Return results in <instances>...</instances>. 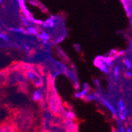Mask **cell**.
<instances>
[{
	"label": "cell",
	"mask_w": 132,
	"mask_h": 132,
	"mask_svg": "<svg viewBox=\"0 0 132 132\" xmlns=\"http://www.w3.org/2000/svg\"><path fill=\"white\" fill-rule=\"evenodd\" d=\"M0 132H14V129L9 125H4L0 127Z\"/></svg>",
	"instance_id": "obj_5"
},
{
	"label": "cell",
	"mask_w": 132,
	"mask_h": 132,
	"mask_svg": "<svg viewBox=\"0 0 132 132\" xmlns=\"http://www.w3.org/2000/svg\"><path fill=\"white\" fill-rule=\"evenodd\" d=\"M51 81L48 82V106L52 114L56 117L60 116L62 114V104L58 96L52 89Z\"/></svg>",
	"instance_id": "obj_1"
},
{
	"label": "cell",
	"mask_w": 132,
	"mask_h": 132,
	"mask_svg": "<svg viewBox=\"0 0 132 132\" xmlns=\"http://www.w3.org/2000/svg\"><path fill=\"white\" fill-rule=\"evenodd\" d=\"M118 67L116 66L115 68V69H114V76H115L116 79H118Z\"/></svg>",
	"instance_id": "obj_18"
},
{
	"label": "cell",
	"mask_w": 132,
	"mask_h": 132,
	"mask_svg": "<svg viewBox=\"0 0 132 132\" xmlns=\"http://www.w3.org/2000/svg\"><path fill=\"white\" fill-rule=\"evenodd\" d=\"M118 106H119V110H120V113L122 114V112L124 111V105H123V102L122 100H120L118 102Z\"/></svg>",
	"instance_id": "obj_12"
},
{
	"label": "cell",
	"mask_w": 132,
	"mask_h": 132,
	"mask_svg": "<svg viewBox=\"0 0 132 132\" xmlns=\"http://www.w3.org/2000/svg\"><path fill=\"white\" fill-rule=\"evenodd\" d=\"M87 90H82V91L81 92V93H80V97L81 98H84L85 97L86 95H87Z\"/></svg>",
	"instance_id": "obj_17"
},
{
	"label": "cell",
	"mask_w": 132,
	"mask_h": 132,
	"mask_svg": "<svg viewBox=\"0 0 132 132\" xmlns=\"http://www.w3.org/2000/svg\"><path fill=\"white\" fill-rule=\"evenodd\" d=\"M123 62H124V64L126 65V66L127 67L128 69H131V63L130 61H129L128 59H126V60H124Z\"/></svg>",
	"instance_id": "obj_14"
},
{
	"label": "cell",
	"mask_w": 132,
	"mask_h": 132,
	"mask_svg": "<svg viewBox=\"0 0 132 132\" xmlns=\"http://www.w3.org/2000/svg\"><path fill=\"white\" fill-rule=\"evenodd\" d=\"M44 132H50V131H45Z\"/></svg>",
	"instance_id": "obj_24"
},
{
	"label": "cell",
	"mask_w": 132,
	"mask_h": 132,
	"mask_svg": "<svg viewBox=\"0 0 132 132\" xmlns=\"http://www.w3.org/2000/svg\"><path fill=\"white\" fill-rule=\"evenodd\" d=\"M127 132H132L131 131V129H128V130H127Z\"/></svg>",
	"instance_id": "obj_22"
},
{
	"label": "cell",
	"mask_w": 132,
	"mask_h": 132,
	"mask_svg": "<svg viewBox=\"0 0 132 132\" xmlns=\"http://www.w3.org/2000/svg\"><path fill=\"white\" fill-rule=\"evenodd\" d=\"M2 0H0V3H2Z\"/></svg>",
	"instance_id": "obj_23"
},
{
	"label": "cell",
	"mask_w": 132,
	"mask_h": 132,
	"mask_svg": "<svg viewBox=\"0 0 132 132\" xmlns=\"http://www.w3.org/2000/svg\"><path fill=\"white\" fill-rule=\"evenodd\" d=\"M32 98L34 101H40L41 99V95L39 93L38 91H35L33 94V96H32Z\"/></svg>",
	"instance_id": "obj_10"
},
{
	"label": "cell",
	"mask_w": 132,
	"mask_h": 132,
	"mask_svg": "<svg viewBox=\"0 0 132 132\" xmlns=\"http://www.w3.org/2000/svg\"><path fill=\"white\" fill-rule=\"evenodd\" d=\"M75 96H76V97H77V98L80 97V94H78V93H76V94H75Z\"/></svg>",
	"instance_id": "obj_21"
},
{
	"label": "cell",
	"mask_w": 132,
	"mask_h": 132,
	"mask_svg": "<svg viewBox=\"0 0 132 132\" xmlns=\"http://www.w3.org/2000/svg\"><path fill=\"white\" fill-rule=\"evenodd\" d=\"M103 102H104V104H105V105L106 106L108 107V108H109L110 110V111H111L113 113V114H116L115 110H114V108H113V107L112 106L110 105V103H108V102H107L106 101H105V100H103Z\"/></svg>",
	"instance_id": "obj_13"
},
{
	"label": "cell",
	"mask_w": 132,
	"mask_h": 132,
	"mask_svg": "<svg viewBox=\"0 0 132 132\" xmlns=\"http://www.w3.org/2000/svg\"><path fill=\"white\" fill-rule=\"evenodd\" d=\"M95 65L97 66L99 69L104 72L107 73L108 70L105 65V62L104 61V57H98L95 60Z\"/></svg>",
	"instance_id": "obj_4"
},
{
	"label": "cell",
	"mask_w": 132,
	"mask_h": 132,
	"mask_svg": "<svg viewBox=\"0 0 132 132\" xmlns=\"http://www.w3.org/2000/svg\"><path fill=\"white\" fill-rule=\"evenodd\" d=\"M63 127L67 132H77V126L73 123L72 120H65L63 122Z\"/></svg>",
	"instance_id": "obj_3"
},
{
	"label": "cell",
	"mask_w": 132,
	"mask_h": 132,
	"mask_svg": "<svg viewBox=\"0 0 132 132\" xmlns=\"http://www.w3.org/2000/svg\"><path fill=\"white\" fill-rule=\"evenodd\" d=\"M0 38H2L4 41H8V37L6 34L0 32Z\"/></svg>",
	"instance_id": "obj_15"
},
{
	"label": "cell",
	"mask_w": 132,
	"mask_h": 132,
	"mask_svg": "<svg viewBox=\"0 0 132 132\" xmlns=\"http://www.w3.org/2000/svg\"><path fill=\"white\" fill-rule=\"evenodd\" d=\"M10 30L13 32H21L26 34V35H29L28 32L26 31L24 29H22V28H12V29H10Z\"/></svg>",
	"instance_id": "obj_9"
},
{
	"label": "cell",
	"mask_w": 132,
	"mask_h": 132,
	"mask_svg": "<svg viewBox=\"0 0 132 132\" xmlns=\"http://www.w3.org/2000/svg\"><path fill=\"white\" fill-rule=\"evenodd\" d=\"M27 32H29V35H36L38 33L37 30L36 29L34 28V27H29V29L27 30Z\"/></svg>",
	"instance_id": "obj_11"
},
{
	"label": "cell",
	"mask_w": 132,
	"mask_h": 132,
	"mask_svg": "<svg viewBox=\"0 0 132 132\" xmlns=\"http://www.w3.org/2000/svg\"><path fill=\"white\" fill-rule=\"evenodd\" d=\"M43 26L46 28H51L54 26V21L52 19H48L43 23Z\"/></svg>",
	"instance_id": "obj_7"
},
{
	"label": "cell",
	"mask_w": 132,
	"mask_h": 132,
	"mask_svg": "<svg viewBox=\"0 0 132 132\" xmlns=\"http://www.w3.org/2000/svg\"><path fill=\"white\" fill-rule=\"evenodd\" d=\"M21 21H22L23 24H24L26 27H29V21L27 19V18H26L25 16H24H24H22V17H21Z\"/></svg>",
	"instance_id": "obj_16"
},
{
	"label": "cell",
	"mask_w": 132,
	"mask_h": 132,
	"mask_svg": "<svg viewBox=\"0 0 132 132\" xmlns=\"http://www.w3.org/2000/svg\"><path fill=\"white\" fill-rule=\"evenodd\" d=\"M120 132H125L124 129H123L122 127H121V128H120Z\"/></svg>",
	"instance_id": "obj_20"
},
{
	"label": "cell",
	"mask_w": 132,
	"mask_h": 132,
	"mask_svg": "<svg viewBox=\"0 0 132 132\" xmlns=\"http://www.w3.org/2000/svg\"><path fill=\"white\" fill-rule=\"evenodd\" d=\"M37 36L41 40L43 41L44 43V44H46L47 41H48V40H49V38H50L49 35H48V34H47V33H46V32H43L42 34H40V35H37Z\"/></svg>",
	"instance_id": "obj_6"
},
{
	"label": "cell",
	"mask_w": 132,
	"mask_h": 132,
	"mask_svg": "<svg viewBox=\"0 0 132 132\" xmlns=\"http://www.w3.org/2000/svg\"><path fill=\"white\" fill-rule=\"evenodd\" d=\"M126 75L127 77H130L131 76V73L130 72H129V71H128V72H126Z\"/></svg>",
	"instance_id": "obj_19"
},
{
	"label": "cell",
	"mask_w": 132,
	"mask_h": 132,
	"mask_svg": "<svg viewBox=\"0 0 132 132\" xmlns=\"http://www.w3.org/2000/svg\"><path fill=\"white\" fill-rule=\"evenodd\" d=\"M65 117L66 120H74L75 118V114H73L71 112H67L65 114Z\"/></svg>",
	"instance_id": "obj_8"
},
{
	"label": "cell",
	"mask_w": 132,
	"mask_h": 132,
	"mask_svg": "<svg viewBox=\"0 0 132 132\" xmlns=\"http://www.w3.org/2000/svg\"><path fill=\"white\" fill-rule=\"evenodd\" d=\"M24 72L27 78L32 82V84L35 87H36V88H40L43 86V80L42 77L34 69H29Z\"/></svg>",
	"instance_id": "obj_2"
}]
</instances>
